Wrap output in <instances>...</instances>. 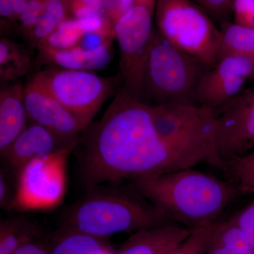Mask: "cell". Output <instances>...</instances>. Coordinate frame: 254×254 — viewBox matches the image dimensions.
<instances>
[{
    "mask_svg": "<svg viewBox=\"0 0 254 254\" xmlns=\"http://www.w3.org/2000/svg\"><path fill=\"white\" fill-rule=\"evenodd\" d=\"M24 103L30 123L45 127L67 144L77 145L84 127L34 76L24 85Z\"/></svg>",
    "mask_w": 254,
    "mask_h": 254,
    "instance_id": "10",
    "label": "cell"
},
{
    "mask_svg": "<svg viewBox=\"0 0 254 254\" xmlns=\"http://www.w3.org/2000/svg\"><path fill=\"white\" fill-rule=\"evenodd\" d=\"M73 148L36 159L18 173L13 208L46 210L63 199L66 189V160Z\"/></svg>",
    "mask_w": 254,
    "mask_h": 254,
    "instance_id": "8",
    "label": "cell"
},
{
    "mask_svg": "<svg viewBox=\"0 0 254 254\" xmlns=\"http://www.w3.org/2000/svg\"><path fill=\"white\" fill-rule=\"evenodd\" d=\"M15 195L11 191L9 179L6 177L4 170L0 173V206L4 210L12 209Z\"/></svg>",
    "mask_w": 254,
    "mask_h": 254,
    "instance_id": "29",
    "label": "cell"
},
{
    "mask_svg": "<svg viewBox=\"0 0 254 254\" xmlns=\"http://www.w3.org/2000/svg\"><path fill=\"white\" fill-rule=\"evenodd\" d=\"M233 217L254 250V200Z\"/></svg>",
    "mask_w": 254,
    "mask_h": 254,
    "instance_id": "26",
    "label": "cell"
},
{
    "mask_svg": "<svg viewBox=\"0 0 254 254\" xmlns=\"http://www.w3.org/2000/svg\"><path fill=\"white\" fill-rule=\"evenodd\" d=\"M103 238L65 227L50 249V254H105L109 251Z\"/></svg>",
    "mask_w": 254,
    "mask_h": 254,
    "instance_id": "18",
    "label": "cell"
},
{
    "mask_svg": "<svg viewBox=\"0 0 254 254\" xmlns=\"http://www.w3.org/2000/svg\"><path fill=\"white\" fill-rule=\"evenodd\" d=\"M64 214L65 227L100 238L177 224L129 187V190L88 189Z\"/></svg>",
    "mask_w": 254,
    "mask_h": 254,
    "instance_id": "3",
    "label": "cell"
},
{
    "mask_svg": "<svg viewBox=\"0 0 254 254\" xmlns=\"http://www.w3.org/2000/svg\"><path fill=\"white\" fill-rule=\"evenodd\" d=\"M220 170L237 187L240 194L254 197V149L222 160Z\"/></svg>",
    "mask_w": 254,
    "mask_h": 254,
    "instance_id": "19",
    "label": "cell"
},
{
    "mask_svg": "<svg viewBox=\"0 0 254 254\" xmlns=\"http://www.w3.org/2000/svg\"><path fill=\"white\" fill-rule=\"evenodd\" d=\"M153 13L134 5L115 24L120 50V76L125 91L143 101V79L152 38Z\"/></svg>",
    "mask_w": 254,
    "mask_h": 254,
    "instance_id": "7",
    "label": "cell"
},
{
    "mask_svg": "<svg viewBox=\"0 0 254 254\" xmlns=\"http://www.w3.org/2000/svg\"><path fill=\"white\" fill-rule=\"evenodd\" d=\"M43 13L54 18L58 24L67 18L63 0H46Z\"/></svg>",
    "mask_w": 254,
    "mask_h": 254,
    "instance_id": "32",
    "label": "cell"
},
{
    "mask_svg": "<svg viewBox=\"0 0 254 254\" xmlns=\"http://www.w3.org/2000/svg\"><path fill=\"white\" fill-rule=\"evenodd\" d=\"M208 70L154 30L143 79V102L151 106L199 105L198 86Z\"/></svg>",
    "mask_w": 254,
    "mask_h": 254,
    "instance_id": "4",
    "label": "cell"
},
{
    "mask_svg": "<svg viewBox=\"0 0 254 254\" xmlns=\"http://www.w3.org/2000/svg\"><path fill=\"white\" fill-rule=\"evenodd\" d=\"M66 11L71 12L74 19L93 17V16H103L98 11L87 5L82 0H63ZM105 17V16H104Z\"/></svg>",
    "mask_w": 254,
    "mask_h": 254,
    "instance_id": "27",
    "label": "cell"
},
{
    "mask_svg": "<svg viewBox=\"0 0 254 254\" xmlns=\"http://www.w3.org/2000/svg\"><path fill=\"white\" fill-rule=\"evenodd\" d=\"M235 23L254 28V0H234Z\"/></svg>",
    "mask_w": 254,
    "mask_h": 254,
    "instance_id": "25",
    "label": "cell"
},
{
    "mask_svg": "<svg viewBox=\"0 0 254 254\" xmlns=\"http://www.w3.org/2000/svg\"><path fill=\"white\" fill-rule=\"evenodd\" d=\"M77 144L80 172L88 189L213 162L208 153L168 139L157 127L152 107L123 88Z\"/></svg>",
    "mask_w": 254,
    "mask_h": 254,
    "instance_id": "1",
    "label": "cell"
},
{
    "mask_svg": "<svg viewBox=\"0 0 254 254\" xmlns=\"http://www.w3.org/2000/svg\"><path fill=\"white\" fill-rule=\"evenodd\" d=\"M14 254H50V251L31 239L20 246Z\"/></svg>",
    "mask_w": 254,
    "mask_h": 254,
    "instance_id": "33",
    "label": "cell"
},
{
    "mask_svg": "<svg viewBox=\"0 0 254 254\" xmlns=\"http://www.w3.org/2000/svg\"><path fill=\"white\" fill-rule=\"evenodd\" d=\"M106 17L114 25L134 6V0H105Z\"/></svg>",
    "mask_w": 254,
    "mask_h": 254,
    "instance_id": "28",
    "label": "cell"
},
{
    "mask_svg": "<svg viewBox=\"0 0 254 254\" xmlns=\"http://www.w3.org/2000/svg\"><path fill=\"white\" fill-rule=\"evenodd\" d=\"M254 78V60L238 55H227L218 60L200 80L198 103L218 109L242 91L248 78Z\"/></svg>",
    "mask_w": 254,
    "mask_h": 254,
    "instance_id": "11",
    "label": "cell"
},
{
    "mask_svg": "<svg viewBox=\"0 0 254 254\" xmlns=\"http://www.w3.org/2000/svg\"><path fill=\"white\" fill-rule=\"evenodd\" d=\"M76 146L62 141L45 127L30 123L9 146L1 153V156L9 168L18 174L36 159Z\"/></svg>",
    "mask_w": 254,
    "mask_h": 254,
    "instance_id": "12",
    "label": "cell"
},
{
    "mask_svg": "<svg viewBox=\"0 0 254 254\" xmlns=\"http://www.w3.org/2000/svg\"><path fill=\"white\" fill-rule=\"evenodd\" d=\"M218 222L195 227L181 245L168 254H205L213 238Z\"/></svg>",
    "mask_w": 254,
    "mask_h": 254,
    "instance_id": "23",
    "label": "cell"
},
{
    "mask_svg": "<svg viewBox=\"0 0 254 254\" xmlns=\"http://www.w3.org/2000/svg\"><path fill=\"white\" fill-rule=\"evenodd\" d=\"M41 64L68 69L94 71L105 67L111 59L110 45L87 50L78 46L67 49H55L46 46L37 48Z\"/></svg>",
    "mask_w": 254,
    "mask_h": 254,
    "instance_id": "15",
    "label": "cell"
},
{
    "mask_svg": "<svg viewBox=\"0 0 254 254\" xmlns=\"http://www.w3.org/2000/svg\"><path fill=\"white\" fill-rule=\"evenodd\" d=\"M195 2L217 16H223L233 6L234 0H194Z\"/></svg>",
    "mask_w": 254,
    "mask_h": 254,
    "instance_id": "30",
    "label": "cell"
},
{
    "mask_svg": "<svg viewBox=\"0 0 254 254\" xmlns=\"http://www.w3.org/2000/svg\"><path fill=\"white\" fill-rule=\"evenodd\" d=\"M158 31L210 69L220 59L222 35L201 8L190 0H157Z\"/></svg>",
    "mask_w": 254,
    "mask_h": 254,
    "instance_id": "5",
    "label": "cell"
},
{
    "mask_svg": "<svg viewBox=\"0 0 254 254\" xmlns=\"http://www.w3.org/2000/svg\"><path fill=\"white\" fill-rule=\"evenodd\" d=\"M34 226L25 217H12L0 225V254H14L24 242L33 239Z\"/></svg>",
    "mask_w": 254,
    "mask_h": 254,
    "instance_id": "21",
    "label": "cell"
},
{
    "mask_svg": "<svg viewBox=\"0 0 254 254\" xmlns=\"http://www.w3.org/2000/svg\"><path fill=\"white\" fill-rule=\"evenodd\" d=\"M191 229L170 224L135 232L116 254H168L181 245Z\"/></svg>",
    "mask_w": 254,
    "mask_h": 254,
    "instance_id": "13",
    "label": "cell"
},
{
    "mask_svg": "<svg viewBox=\"0 0 254 254\" xmlns=\"http://www.w3.org/2000/svg\"><path fill=\"white\" fill-rule=\"evenodd\" d=\"M112 41L113 40L99 33H85L81 37L78 46L83 49L92 50L105 45H111Z\"/></svg>",
    "mask_w": 254,
    "mask_h": 254,
    "instance_id": "31",
    "label": "cell"
},
{
    "mask_svg": "<svg viewBox=\"0 0 254 254\" xmlns=\"http://www.w3.org/2000/svg\"><path fill=\"white\" fill-rule=\"evenodd\" d=\"M193 168L137 179L129 187L175 223L193 230L218 222L241 195L229 180Z\"/></svg>",
    "mask_w": 254,
    "mask_h": 254,
    "instance_id": "2",
    "label": "cell"
},
{
    "mask_svg": "<svg viewBox=\"0 0 254 254\" xmlns=\"http://www.w3.org/2000/svg\"><path fill=\"white\" fill-rule=\"evenodd\" d=\"M33 76L86 129L105 101L123 86L121 76L103 77L93 71L46 67Z\"/></svg>",
    "mask_w": 254,
    "mask_h": 254,
    "instance_id": "6",
    "label": "cell"
},
{
    "mask_svg": "<svg viewBox=\"0 0 254 254\" xmlns=\"http://www.w3.org/2000/svg\"><path fill=\"white\" fill-rule=\"evenodd\" d=\"M220 31L222 40L220 59L227 55H238L254 60V28L227 23Z\"/></svg>",
    "mask_w": 254,
    "mask_h": 254,
    "instance_id": "20",
    "label": "cell"
},
{
    "mask_svg": "<svg viewBox=\"0 0 254 254\" xmlns=\"http://www.w3.org/2000/svg\"><path fill=\"white\" fill-rule=\"evenodd\" d=\"M156 1L157 0H134V4L144 6L154 14Z\"/></svg>",
    "mask_w": 254,
    "mask_h": 254,
    "instance_id": "35",
    "label": "cell"
},
{
    "mask_svg": "<svg viewBox=\"0 0 254 254\" xmlns=\"http://www.w3.org/2000/svg\"><path fill=\"white\" fill-rule=\"evenodd\" d=\"M82 1L86 3L88 6L96 10L100 14L106 17V5H105V0H82Z\"/></svg>",
    "mask_w": 254,
    "mask_h": 254,
    "instance_id": "34",
    "label": "cell"
},
{
    "mask_svg": "<svg viewBox=\"0 0 254 254\" xmlns=\"http://www.w3.org/2000/svg\"><path fill=\"white\" fill-rule=\"evenodd\" d=\"M205 254H254V250L232 216L218 222Z\"/></svg>",
    "mask_w": 254,
    "mask_h": 254,
    "instance_id": "17",
    "label": "cell"
},
{
    "mask_svg": "<svg viewBox=\"0 0 254 254\" xmlns=\"http://www.w3.org/2000/svg\"><path fill=\"white\" fill-rule=\"evenodd\" d=\"M31 55L23 45L9 38L0 41V80L1 83L19 81L33 68Z\"/></svg>",
    "mask_w": 254,
    "mask_h": 254,
    "instance_id": "16",
    "label": "cell"
},
{
    "mask_svg": "<svg viewBox=\"0 0 254 254\" xmlns=\"http://www.w3.org/2000/svg\"><path fill=\"white\" fill-rule=\"evenodd\" d=\"M83 34L77 20L66 18L58 25L51 36L38 46L49 47L55 49H67L77 46Z\"/></svg>",
    "mask_w": 254,
    "mask_h": 254,
    "instance_id": "22",
    "label": "cell"
},
{
    "mask_svg": "<svg viewBox=\"0 0 254 254\" xmlns=\"http://www.w3.org/2000/svg\"><path fill=\"white\" fill-rule=\"evenodd\" d=\"M24 85L18 81L0 89V153L4 152L28 126Z\"/></svg>",
    "mask_w": 254,
    "mask_h": 254,
    "instance_id": "14",
    "label": "cell"
},
{
    "mask_svg": "<svg viewBox=\"0 0 254 254\" xmlns=\"http://www.w3.org/2000/svg\"><path fill=\"white\" fill-rule=\"evenodd\" d=\"M214 112L215 143L221 163L254 149V88L241 91Z\"/></svg>",
    "mask_w": 254,
    "mask_h": 254,
    "instance_id": "9",
    "label": "cell"
},
{
    "mask_svg": "<svg viewBox=\"0 0 254 254\" xmlns=\"http://www.w3.org/2000/svg\"><path fill=\"white\" fill-rule=\"evenodd\" d=\"M46 1V0H28L26 9L19 18L20 31L26 41L44 12Z\"/></svg>",
    "mask_w": 254,
    "mask_h": 254,
    "instance_id": "24",
    "label": "cell"
}]
</instances>
